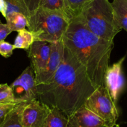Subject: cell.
Masks as SVG:
<instances>
[{"label": "cell", "mask_w": 127, "mask_h": 127, "mask_svg": "<svg viewBox=\"0 0 127 127\" xmlns=\"http://www.w3.org/2000/svg\"><path fill=\"white\" fill-rule=\"evenodd\" d=\"M22 103L17 104L0 123V127H24L20 120V110Z\"/></svg>", "instance_id": "16"}, {"label": "cell", "mask_w": 127, "mask_h": 127, "mask_svg": "<svg viewBox=\"0 0 127 127\" xmlns=\"http://www.w3.org/2000/svg\"><path fill=\"white\" fill-rule=\"evenodd\" d=\"M111 4L115 21L127 32V0H113Z\"/></svg>", "instance_id": "12"}, {"label": "cell", "mask_w": 127, "mask_h": 127, "mask_svg": "<svg viewBox=\"0 0 127 127\" xmlns=\"http://www.w3.org/2000/svg\"><path fill=\"white\" fill-rule=\"evenodd\" d=\"M15 39L14 46L15 49H24L28 50L32 43L35 42L32 33L28 30L22 29L18 31Z\"/></svg>", "instance_id": "15"}, {"label": "cell", "mask_w": 127, "mask_h": 127, "mask_svg": "<svg viewBox=\"0 0 127 127\" xmlns=\"http://www.w3.org/2000/svg\"><path fill=\"white\" fill-rule=\"evenodd\" d=\"M14 95L12 89L7 84H0V104H20ZM22 103V102H21Z\"/></svg>", "instance_id": "19"}, {"label": "cell", "mask_w": 127, "mask_h": 127, "mask_svg": "<svg viewBox=\"0 0 127 127\" xmlns=\"http://www.w3.org/2000/svg\"><path fill=\"white\" fill-rule=\"evenodd\" d=\"M41 0H24L29 15L33 13L39 7Z\"/></svg>", "instance_id": "23"}, {"label": "cell", "mask_w": 127, "mask_h": 127, "mask_svg": "<svg viewBox=\"0 0 127 127\" xmlns=\"http://www.w3.org/2000/svg\"><path fill=\"white\" fill-rule=\"evenodd\" d=\"M14 50H15L14 45L5 42L4 40L0 42V55L4 58H9L11 57L13 53Z\"/></svg>", "instance_id": "21"}, {"label": "cell", "mask_w": 127, "mask_h": 127, "mask_svg": "<svg viewBox=\"0 0 127 127\" xmlns=\"http://www.w3.org/2000/svg\"><path fill=\"white\" fill-rule=\"evenodd\" d=\"M50 55V43L44 41H35L28 50V57L35 77L45 69Z\"/></svg>", "instance_id": "10"}, {"label": "cell", "mask_w": 127, "mask_h": 127, "mask_svg": "<svg viewBox=\"0 0 127 127\" xmlns=\"http://www.w3.org/2000/svg\"><path fill=\"white\" fill-rule=\"evenodd\" d=\"M67 117L58 109L52 108L45 127H65Z\"/></svg>", "instance_id": "18"}, {"label": "cell", "mask_w": 127, "mask_h": 127, "mask_svg": "<svg viewBox=\"0 0 127 127\" xmlns=\"http://www.w3.org/2000/svg\"><path fill=\"white\" fill-rule=\"evenodd\" d=\"M11 32L12 31L6 24H3L0 21V42L4 40Z\"/></svg>", "instance_id": "24"}, {"label": "cell", "mask_w": 127, "mask_h": 127, "mask_svg": "<svg viewBox=\"0 0 127 127\" xmlns=\"http://www.w3.org/2000/svg\"><path fill=\"white\" fill-rule=\"evenodd\" d=\"M64 47L85 68L95 88L104 86L114 42L102 39L84 26L78 17L70 21L62 38Z\"/></svg>", "instance_id": "2"}, {"label": "cell", "mask_w": 127, "mask_h": 127, "mask_svg": "<svg viewBox=\"0 0 127 127\" xmlns=\"http://www.w3.org/2000/svg\"><path fill=\"white\" fill-rule=\"evenodd\" d=\"M71 20L60 12L38 7L27 18V29L35 41H60Z\"/></svg>", "instance_id": "4"}, {"label": "cell", "mask_w": 127, "mask_h": 127, "mask_svg": "<svg viewBox=\"0 0 127 127\" xmlns=\"http://www.w3.org/2000/svg\"><path fill=\"white\" fill-rule=\"evenodd\" d=\"M77 17L89 31L108 42H114L115 36L122 31L109 0H92Z\"/></svg>", "instance_id": "3"}, {"label": "cell", "mask_w": 127, "mask_h": 127, "mask_svg": "<svg viewBox=\"0 0 127 127\" xmlns=\"http://www.w3.org/2000/svg\"><path fill=\"white\" fill-rule=\"evenodd\" d=\"M5 8V17L15 12H19L24 15L28 18L29 16L24 0H2Z\"/></svg>", "instance_id": "14"}, {"label": "cell", "mask_w": 127, "mask_h": 127, "mask_svg": "<svg viewBox=\"0 0 127 127\" xmlns=\"http://www.w3.org/2000/svg\"><path fill=\"white\" fill-rule=\"evenodd\" d=\"M105 122L84 105L67 117L65 127H102Z\"/></svg>", "instance_id": "11"}, {"label": "cell", "mask_w": 127, "mask_h": 127, "mask_svg": "<svg viewBox=\"0 0 127 127\" xmlns=\"http://www.w3.org/2000/svg\"><path fill=\"white\" fill-rule=\"evenodd\" d=\"M0 12L1 14L5 17V15H6V12H5V8L4 6V3L2 0H0Z\"/></svg>", "instance_id": "25"}, {"label": "cell", "mask_w": 127, "mask_h": 127, "mask_svg": "<svg viewBox=\"0 0 127 127\" xmlns=\"http://www.w3.org/2000/svg\"><path fill=\"white\" fill-rule=\"evenodd\" d=\"M39 7H42L50 11H58L64 14L66 16L64 11L63 0H41Z\"/></svg>", "instance_id": "20"}, {"label": "cell", "mask_w": 127, "mask_h": 127, "mask_svg": "<svg viewBox=\"0 0 127 127\" xmlns=\"http://www.w3.org/2000/svg\"><path fill=\"white\" fill-rule=\"evenodd\" d=\"M9 86L19 102L38 99L35 74L31 66L27 67Z\"/></svg>", "instance_id": "7"}, {"label": "cell", "mask_w": 127, "mask_h": 127, "mask_svg": "<svg viewBox=\"0 0 127 127\" xmlns=\"http://www.w3.org/2000/svg\"><path fill=\"white\" fill-rule=\"evenodd\" d=\"M125 58L126 56H124L117 62L109 66L104 75V86L115 104L126 85L123 72V64Z\"/></svg>", "instance_id": "8"}, {"label": "cell", "mask_w": 127, "mask_h": 127, "mask_svg": "<svg viewBox=\"0 0 127 127\" xmlns=\"http://www.w3.org/2000/svg\"><path fill=\"white\" fill-rule=\"evenodd\" d=\"M105 127V126H104V127ZM112 127H119V125H115V126Z\"/></svg>", "instance_id": "26"}, {"label": "cell", "mask_w": 127, "mask_h": 127, "mask_svg": "<svg viewBox=\"0 0 127 127\" xmlns=\"http://www.w3.org/2000/svg\"><path fill=\"white\" fill-rule=\"evenodd\" d=\"M84 105L105 122L106 127L117 125L119 113L105 86H99L87 99Z\"/></svg>", "instance_id": "5"}, {"label": "cell", "mask_w": 127, "mask_h": 127, "mask_svg": "<svg viewBox=\"0 0 127 127\" xmlns=\"http://www.w3.org/2000/svg\"><path fill=\"white\" fill-rule=\"evenodd\" d=\"M95 89L85 68L65 47L63 61L52 79L37 85L38 100L66 117L84 105Z\"/></svg>", "instance_id": "1"}, {"label": "cell", "mask_w": 127, "mask_h": 127, "mask_svg": "<svg viewBox=\"0 0 127 127\" xmlns=\"http://www.w3.org/2000/svg\"><path fill=\"white\" fill-rule=\"evenodd\" d=\"M51 108L38 99L23 102L20 110V120L24 127H45Z\"/></svg>", "instance_id": "6"}, {"label": "cell", "mask_w": 127, "mask_h": 127, "mask_svg": "<svg viewBox=\"0 0 127 127\" xmlns=\"http://www.w3.org/2000/svg\"><path fill=\"white\" fill-rule=\"evenodd\" d=\"M50 55L47 65L43 71L37 76L35 77L37 85L48 83L60 66L63 60L64 46L62 40L51 42Z\"/></svg>", "instance_id": "9"}, {"label": "cell", "mask_w": 127, "mask_h": 127, "mask_svg": "<svg viewBox=\"0 0 127 127\" xmlns=\"http://www.w3.org/2000/svg\"><path fill=\"white\" fill-rule=\"evenodd\" d=\"M92 0H63L64 11L70 20L79 16L83 7Z\"/></svg>", "instance_id": "13"}, {"label": "cell", "mask_w": 127, "mask_h": 127, "mask_svg": "<svg viewBox=\"0 0 127 127\" xmlns=\"http://www.w3.org/2000/svg\"><path fill=\"white\" fill-rule=\"evenodd\" d=\"M6 24L12 31L24 29L27 26V17L19 12H15L6 17Z\"/></svg>", "instance_id": "17"}, {"label": "cell", "mask_w": 127, "mask_h": 127, "mask_svg": "<svg viewBox=\"0 0 127 127\" xmlns=\"http://www.w3.org/2000/svg\"><path fill=\"white\" fill-rule=\"evenodd\" d=\"M18 104H0V123L3 120L6 115Z\"/></svg>", "instance_id": "22"}]
</instances>
